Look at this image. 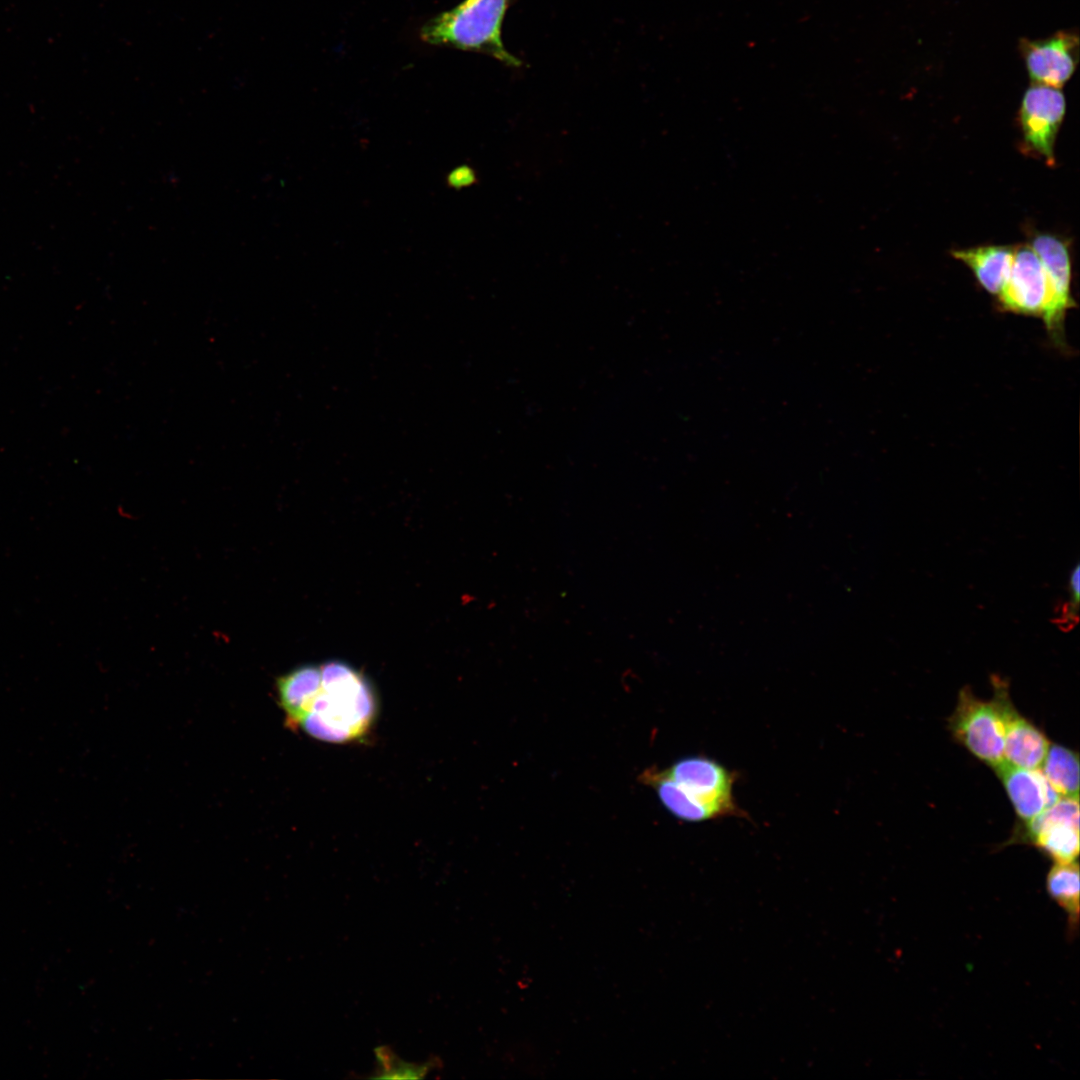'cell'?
Wrapping results in <instances>:
<instances>
[{
	"label": "cell",
	"mask_w": 1080,
	"mask_h": 1080,
	"mask_svg": "<svg viewBox=\"0 0 1080 1080\" xmlns=\"http://www.w3.org/2000/svg\"><path fill=\"white\" fill-rule=\"evenodd\" d=\"M377 1058L381 1063L380 1078H420L427 1071L426 1065H413L398 1059L386 1047L376 1049Z\"/></svg>",
	"instance_id": "cell-16"
},
{
	"label": "cell",
	"mask_w": 1080,
	"mask_h": 1080,
	"mask_svg": "<svg viewBox=\"0 0 1080 1080\" xmlns=\"http://www.w3.org/2000/svg\"><path fill=\"white\" fill-rule=\"evenodd\" d=\"M998 298L1008 311L1040 316L1043 320L1047 316L1051 289L1045 269L1030 244L1014 247L1011 271Z\"/></svg>",
	"instance_id": "cell-6"
},
{
	"label": "cell",
	"mask_w": 1080,
	"mask_h": 1080,
	"mask_svg": "<svg viewBox=\"0 0 1080 1080\" xmlns=\"http://www.w3.org/2000/svg\"><path fill=\"white\" fill-rule=\"evenodd\" d=\"M993 698L996 700L1004 725V759L1007 763L1027 769H1039L1045 759L1050 741L1030 720L1014 707L1008 682L991 676Z\"/></svg>",
	"instance_id": "cell-9"
},
{
	"label": "cell",
	"mask_w": 1080,
	"mask_h": 1080,
	"mask_svg": "<svg viewBox=\"0 0 1080 1080\" xmlns=\"http://www.w3.org/2000/svg\"><path fill=\"white\" fill-rule=\"evenodd\" d=\"M683 794V821L700 823L722 817H747L737 804L736 772L704 755L678 759L662 770Z\"/></svg>",
	"instance_id": "cell-3"
},
{
	"label": "cell",
	"mask_w": 1080,
	"mask_h": 1080,
	"mask_svg": "<svg viewBox=\"0 0 1080 1080\" xmlns=\"http://www.w3.org/2000/svg\"><path fill=\"white\" fill-rule=\"evenodd\" d=\"M999 776L1016 814L1028 823L1061 796L1049 784L1041 769H1027L1004 761L994 769Z\"/></svg>",
	"instance_id": "cell-11"
},
{
	"label": "cell",
	"mask_w": 1080,
	"mask_h": 1080,
	"mask_svg": "<svg viewBox=\"0 0 1080 1080\" xmlns=\"http://www.w3.org/2000/svg\"><path fill=\"white\" fill-rule=\"evenodd\" d=\"M377 715L375 691L352 666L329 661L318 673L291 728L330 743H346L365 736Z\"/></svg>",
	"instance_id": "cell-1"
},
{
	"label": "cell",
	"mask_w": 1080,
	"mask_h": 1080,
	"mask_svg": "<svg viewBox=\"0 0 1080 1080\" xmlns=\"http://www.w3.org/2000/svg\"><path fill=\"white\" fill-rule=\"evenodd\" d=\"M1030 246L1038 255L1048 277L1052 302L1043 320L1051 332L1062 330L1066 311L1073 306L1071 296V256L1068 243L1053 234L1037 233Z\"/></svg>",
	"instance_id": "cell-10"
},
{
	"label": "cell",
	"mask_w": 1080,
	"mask_h": 1080,
	"mask_svg": "<svg viewBox=\"0 0 1080 1080\" xmlns=\"http://www.w3.org/2000/svg\"><path fill=\"white\" fill-rule=\"evenodd\" d=\"M512 0H464L429 20L420 30L425 43L486 54L510 67L522 65L502 39Z\"/></svg>",
	"instance_id": "cell-2"
},
{
	"label": "cell",
	"mask_w": 1080,
	"mask_h": 1080,
	"mask_svg": "<svg viewBox=\"0 0 1080 1080\" xmlns=\"http://www.w3.org/2000/svg\"><path fill=\"white\" fill-rule=\"evenodd\" d=\"M474 181L475 173L467 166L454 169L448 176V183L455 188L471 185Z\"/></svg>",
	"instance_id": "cell-17"
},
{
	"label": "cell",
	"mask_w": 1080,
	"mask_h": 1080,
	"mask_svg": "<svg viewBox=\"0 0 1080 1080\" xmlns=\"http://www.w3.org/2000/svg\"><path fill=\"white\" fill-rule=\"evenodd\" d=\"M1033 84L1061 88L1074 74L1079 61V37L1059 31L1041 39L1022 38L1018 44Z\"/></svg>",
	"instance_id": "cell-8"
},
{
	"label": "cell",
	"mask_w": 1080,
	"mask_h": 1080,
	"mask_svg": "<svg viewBox=\"0 0 1080 1080\" xmlns=\"http://www.w3.org/2000/svg\"><path fill=\"white\" fill-rule=\"evenodd\" d=\"M1066 111L1064 94L1059 88L1041 84L1025 91L1018 113L1025 147L1054 163V144Z\"/></svg>",
	"instance_id": "cell-5"
},
{
	"label": "cell",
	"mask_w": 1080,
	"mask_h": 1080,
	"mask_svg": "<svg viewBox=\"0 0 1080 1080\" xmlns=\"http://www.w3.org/2000/svg\"><path fill=\"white\" fill-rule=\"evenodd\" d=\"M1040 769L1061 797L1079 798V758L1076 752L1050 744Z\"/></svg>",
	"instance_id": "cell-14"
},
{
	"label": "cell",
	"mask_w": 1080,
	"mask_h": 1080,
	"mask_svg": "<svg viewBox=\"0 0 1080 1080\" xmlns=\"http://www.w3.org/2000/svg\"><path fill=\"white\" fill-rule=\"evenodd\" d=\"M1014 248L988 245L952 251L954 258L965 263L981 286L989 293H1000L1008 280Z\"/></svg>",
	"instance_id": "cell-12"
},
{
	"label": "cell",
	"mask_w": 1080,
	"mask_h": 1080,
	"mask_svg": "<svg viewBox=\"0 0 1080 1080\" xmlns=\"http://www.w3.org/2000/svg\"><path fill=\"white\" fill-rule=\"evenodd\" d=\"M1069 599L1060 610L1056 624L1063 631L1073 629L1079 621L1080 603V565L1076 563L1072 568L1068 581Z\"/></svg>",
	"instance_id": "cell-15"
},
{
	"label": "cell",
	"mask_w": 1080,
	"mask_h": 1080,
	"mask_svg": "<svg viewBox=\"0 0 1080 1080\" xmlns=\"http://www.w3.org/2000/svg\"><path fill=\"white\" fill-rule=\"evenodd\" d=\"M1025 824V832L1017 840L1035 845L1055 863L1076 861L1079 854L1077 798L1061 797Z\"/></svg>",
	"instance_id": "cell-7"
},
{
	"label": "cell",
	"mask_w": 1080,
	"mask_h": 1080,
	"mask_svg": "<svg viewBox=\"0 0 1080 1080\" xmlns=\"http://www.w3.org/2000/svg\"><path fill=\"white\" fill-rule=\"evenodd\" d=\"M952 736L979 760L995 769L1004 759V725L994 698H977L969 687L960 690L949 720Z\"/></svg>",
	"instance_id": "cell-4"
},
{
	"label": "cell",
	"mask_w": 1080,
	"mask_h": 1080,
	"mask_svg": "<svg viewBox=\"0 0 1080 1080\" xmlns=\"http://www.w3.org/2000/svg\"><path fill=\"white\" fill-rule=\"evenodd\" d=\"M1079 888L1078 863H1054L1047 874L1046 890L1067 914L1070 936L1075 935L1079 925Z\"/></svg>",
	"instance_id": "cell-13"
}]
</instances>
